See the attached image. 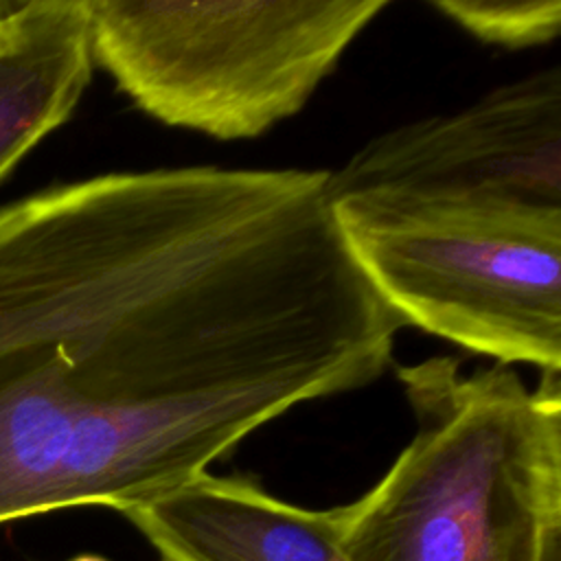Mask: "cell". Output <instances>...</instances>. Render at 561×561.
<instances>
[{
  "label": "cell",
  "mask_w": 561,
  "mask_h": 561,
  "mask_svg": "<svg viewBox=\"0 0 561 561\" xmlns=\"http://www.w3.org/2000/svg\"><path fill=\"white\" fill-rule=\"evenodd\" d=\"M70 561H105V559H101V557H96V554H81V557H75V559H70Z\"/></svg>",
  "instance_id": "obj_9"
},
{
  "label": "cell",
  "mask_w": 561,
  "mask_h": 561,
  "mask_svg": "<svg viewBox=\"0 0 561 561\" xmlns=\"http://www.w3.org/2000/svg\"><path fill=\"white\" fill-rule=\"evenodd\" d=\"M331 204L348 252L405 324L504 366L561 373V206L399 191Z\"/></svg>",
  "instance_id": "obj_3"
},
{
  "label": "cell",
  "mask_w": 561,
  "mask_h": 561,
  "mask_svg": "<svg viewBox=\"0 0 561 561\" xmlns=\"http://www.w3.org/2000/svg\"><path fill=\"white\" fill-rule=\"evenodd\" d=\"M390 0H88L92 55L151 118L252 140L298 114Z\"/></svg>",
  "instance_id": "obj_4"
},
{
  "label": "cell",
  "mask_w": 561,
  "mask_h": 561,
  "mask_svg": "<svg viewBox=\"0 0 561 561\" xmlns=\"http://www.w3.org/2000/svg\"><path fill=\"white\" fill-rule=\"evenodd\" d=\"M364 191L502 195L561 206V70L394 127L329 171V197Z\"/></svg>",
  "instance_id": "obj_5"
},
{
  "label": "cell",
  "mask_w": 561,
  "mask_h": 561,
  "mask_svg": "<svg viewBox=\"0 0 561 561\" xmlns=\"http://www.w3.org/2000/svg\"><path fill=\"white\" fill-rule=\"evenodd\" d=\"M416 432L383 478L333 508L348 561H561V379L504 364L399 366Z\"/></svg>",
  "instance_id": "obj_2"
},
{
  "label": "cell",
  "mask_w": 561,
  "mask_h": 561,
  "mask_svg": "<svg viewBox=\"0 0 561 561\" xmlns=\"http://www.w3.org/2000/svg\"><path fill=\"white\" fill-rule=\"evenodd\" d=\"M476 39L508 50L543 46L561 31V0H432Z\"/></svg>",
  "instance_id": "obj_8"
},
{
  "label": "cell",
  "mask_w": 561,
  "mask_h": 561,
  "mask_svg": "<svg viewBox=\"0 0 561 561\" xmlns=\"http://www.w3.org/2000/svg\"><path fill=\"white\" fill-rule=\"evenodd\" d=\"M92 66L88 0H0V180L72 114Z\"/></svg>",
  "instance_id": "obj_7"
},
{
  "label": "cell",
  "mask_w": 561,
  "mask_h": 561,
  "mask_svg": "<svg viewBox=\"0 0 561 561\" xmlns=\"http://www.w3.org/2000/svg\"><path fill=\"white\" fill-rule=\"evenodd\" d=\"M123 515L160 561H348L333 508L289 504L245 478L206 471Z\"/></svg>",
  "instance_id": "obj_6"
},
{
  "label": "cell",
  "mask_w": 561,
  "mask_h": 561,
  "mask_svg": "<svg viewBox=\"0 0 561 561\" xmlns=\"http://www.w3.org/2000/svg\"><path fill=\"white\" fill-rule=\"evenodd\" d=\"M401 327L329 171H123L20 199L0 210V524L149 504L373 383Z\"/></svg>",
  "instance_id": "obj_1"
}]
</instances>
